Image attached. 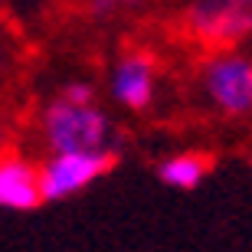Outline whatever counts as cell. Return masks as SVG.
<instances>
[{"label":"cell","instance_id":"cell-1","mask_svg":"<svg viewBox=\"0 0 252 252\" xmlns=\"http://www.w3.org/2000/svg\"><path fill=\"white\" fill-rule=\"evenodd\" d=\"M39 138L46 154H63V151H105L118 148V128L108 108L95 102H75L65 95H53L43 112H39Z\"/></svg>","mask_w":252,"mask_h":252},{"label":"cell","instance_id":"cell-2","mask_svg":"<svg viewBox=\"0 0 252 252\" xmlns=\"http://www.w3.org/2000/svg\"><path fill=\"white\" fill-rule=\"evenodd\" d=\"M180 30L206 53L246 46L252 33V0H190L180 13Z\"/></svg>","mask_w":252,"mask_h":252},{"label":"cell","instance_id":"cell-3","mask_svg":"<svg viewBox=\"0 0 252 252\" xmlns=\"http://www.w3.org/2000/svg\"><path fill=\"white\" fill-rule=\"evenodd\" d=\"M122 158L118 148L105 151H63V154H49L43 164H36V180H39V200L43 203H63L72 196L85 193L105 180L115 170Z\"/></svg>","mask_w":252,"mask_h":252},{"label":"cell","instance_id":"cell-4","mask_svg":"<svg viewBox=\"0 0 252 252\" xmlns=\"http://www.w3.org/2000/svg\"><path fill=\"white\" fill-rule=\"evenodd\" d=\"M200 89L223 118H249L252 112V59L243 46L216 49L200 63Z\"/></svg>","mask_w":252,"mask_h":252},{"label":"cell","instance_id":"cell-5","mask_svg":"<svg viewBox=\"0 0 252 252\" xmlns=\"http://www.w3.org/2000/svg\"><path fill=\"white\" fill-rule=\"evenodd\" d=\"M108 95L125 112H148L158 95V56L148 46H128L108 72Z\"/></svg>","mask_w":252,"mask_h":252},{"label":"cell","instance_id":"cell-6","mask_svg":"<svg viewBox=\"0 0 252 252\" xmlns=\"http://www.w3.org/2000/svg\"><path fill=\"white\" fill-rule=\"evenodd\" d=\"M39 180L36 164L20 158L17 151L0 154V210L7 213H33L39 210Z\"/></svg>","mask_w":252,"mask_h":252},{"label":"cell","instance_id":"cell-7","mask_svg":"<svg viewBox=\"0 0 252 252\" xmlns=\"http://www.w3.org/2000/svg\"><path fill=\"white\" fill-rule=\"evenodd\" d=\"M216 158L210 151H177L164 158L154 167L158 174V184L167 190H177V193H190V190H200L206 184V177L213 174Z\"/></svg>","mask_w":252,"mask_h":252},{"label":"cell","instance_id":"cell-8","mask_svg":"<svg viewBox=\"0 0 252 252\" xmlns=\"http://www.w3.org/2000/svg\"><path fill=\"white\" fill-rule=\"evenodd\" d=\"M148 0H85V17L95 20V23H105L112 17H122L128 10L144 7Z\"/></svg>","mask_w":252,"mask_h":252},{"label":"cell","instance_id":"cell-9","mask_svg":"<svg viewBox=\"0 0 252 252\" xmlns=\"http://www.w3.org/2000/svg\"><path fill=\"white\" fill-rule=\"evenodd\" d=\"M10 141H13V134H10V125L0 118V154H3V151H10Z\"/></svg>","mask_w":252,"mask_h":252},{"label":"cell","instance_id":"cell-10","mask_svg":"<svg viewBox=\"0 0 252 252\" xmlns=\"http://www.w3.org/2000/svg\"><path fill=\"white\" fill-rule=\"evenodd\" d=\"M7 72H10V49L0 43V79H3Z\"/></svg>","mask_w":252,"mask_h":252}]
</instances>
